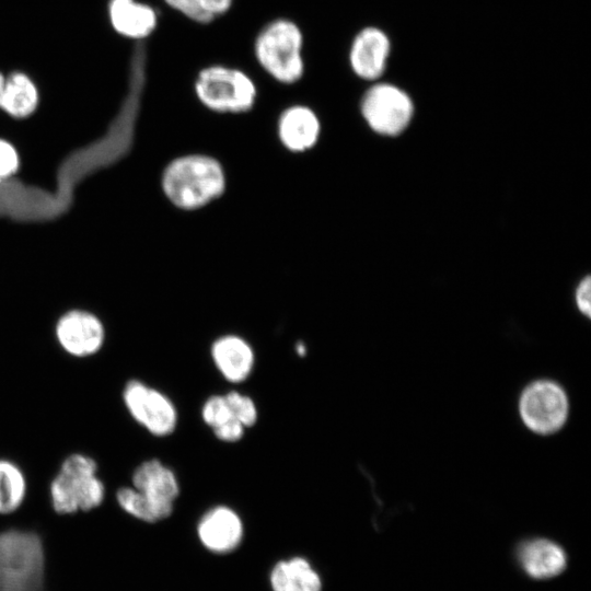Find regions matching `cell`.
<instances>
[{
  "label": "cell",
  "mask_w": 591,
  "mask_h": 591,
  "mask_svg": "<svg viewBox=\"0 0 591 591\" xmlns=\"http://www.w3.org/2000/svg\"><path fill=\"white\" fill-rule=\"evenodd\" d=\"M131 486L153 502L170 508L179 494L174 473L157 459L147 460L135 468Z\"/></svg>",
  "instance_id": "15"
},
{
  "label": "cell",
  "mask_w": 591,
  "mask_h": 591,
  "mask_svg": "<svg viewBox=\"0 0 591 591\" xmlns=\"http://www.w3.org/2000/svg\"><path fill=\"white\" fill-rule=\"evenodd\" d=\"M20 158L15 148L9 141L0 139V183L16 173Z\"/></svg>",
  "instance_id": "24"
},
{
  "label": "cell",
  "mask_w": 591,
  "mask_h": 591,
  "mask_svg": "<svg viewBox=\"0 0 591 591\" xmlns=\"http://www.w3.org/2000/svg\"><path fill=\"white\" fill-rule=\"evenodd\" d=\"M274 591H321L320 576L312 569L308 560L294 557L288 561H279L270 575Z\"/></svg>",
  "instance_id": "18"
},
{
  "label": "cell",
  "mask_w": 591,
  "mask_h": 591,
  "mask_svg": "<svg viewBox=\"0 0 591 591\" xmlns=\"http://www.w3.org/2000/svg\"><path fill=\"white\" fill-rule=\"evenodd\" d=\"M108 14L114 30L135 40L149 37L159 20L153 7L137 0H109Z\"/></svg>",
  "instance_id": "14"
},
{
  "label": "cell",
  "mask_w": 591,
  "mask_h": 591,
  "mask_svg": "<svg viewBox=\"0 0 591 591\" xmlns=\"http://www.w3.org/2000/svg\"><path fill=\"white\" fill-rule=\"evenodd\" d=\"M390 54V40L379 28H362L354 38L349 50V63L361 79L375 80L382 76Z\"/></svg>",
  "instance_id": "10"
},
{
  "label": "cell",
  "mask_w": 591,
  "mask_h": 591,
  "mask_svg": "<svg viewBox=\"0 0 591 591\" xmlns=\"http://www.w3.org/2000/svg\"><path fill=\"white\" fill-rule=\"evenodd\" d=\"M201 414L204 421L212 429L217 428L218 426L232 418L224 395H215L208 398L207 402L204 404Z\"/></svg>",
  "instance_id": "23"
},
{
  "label": "cell",
  "mask_w": 591,
  "mask_h": 591,
  "mask_svg": "<svg viewBox=\"0 0 591 591\" xmlns=\"http://www.w3.org/2000/svg\"><path fill=\"white\" fill-rule=\"evenodd\" d=\"M244 428L239 420L232 417L212 430L220 440L234 442L242 438Z\"/></svg>",
  "instance_id": "25"
},
{
  "label": "cell",
  "mask_w": 591,
  "mask_h": 591,
  "mask_svg": "<svg viewBox=\"0 0 591 591\" xmlns=\"http://www.w3.org/2000/svg\"><path fill=\"white\" fill-rule=\"evenodd\" d=\"M243 525L240 517L230 508L217 507L208 511L198 524L202 545L213 553H228L242 540Z\"/></svg>",
  "instance_id": "12"
},
{
  "label": "cell",
  "mask_w": 591,
  "mask_h": 591,
  "mask_svg": "<svg viewBox=\"0 0 591 591\" xmlns=\"http://www.w3.org/2000/svg\"><path fill=\"white\" fill-rule=\"evenodd\" d=\"M304 36L300 26L287 18H277L265 24L253 44L258 66L275 81L293 84L305 70Z\"/></svg>",
  "instance_id": "2"
},
{
  "label": "cell",
  "mask_w": 591,
  "mask_h": 591,
  "mask_svg": "<svg viewBox=\"0 0 591 591\" xmlns=\"http://www.w3.org/2000/svg\"><path fill=\"white\" fill-rule=\"evenodd\" d=\"M321 124L315 112L305 105H291L280 115L278 135L282 144L293 151L311 149L317 141Z\"/></svg>",
  "instance_id": "13"
},
{
  "label": "cell",
  "mask_w": 591,
  "mask_h": 591,
  "mask_svg": "<svg viewBox=\"0 0 591 591\" xmlns=\"http://www.w3.org/2000/svg\"><path fill=\"white\" fill-rule=\"evenodd\" d=\"M121 395L129 415L151 434L164 437L173 432L177 422L176 409L160 391L139 380H130Z\"/></svg>",
  "instance_id": "8"
},
{
  "label": "cell",
  "mask_w": 591,
  "mask_h": 591,
  "mask_svg": "<svg viewBox=\"0 0 591 591\" xmlns=\"http://www.w3.org/2000/svg\"><path fill=\"white\" fill-rule=\"evenodd\" d=\"M199 102L217 113L241 114L255 105L257 86L240 68L213 63L199 70L194 82Z\"/></svg>",
  "instance_id": "5"
},
{
  "label": "cell",
  "mask_w": 591,
  "mask_h": 591,
  "mask_svg": "<svg viewBox=\"0 0 591 591\" xmlns=\"http://www.w3.org/2000/svg\"><path fill=\"white\" fill-rule=\"evenodd\" d=\"M38 91L23 72L4 76L0 72V108L15 118L31 116L37 108Z\"/></svg>",
  "instance_id": "17"
},
{
  "label": "cell",
  "mask_w": 591,
  "mask_h": 591,
  "mask_svg": "<svg viewBox=\"0 0 591 591\" xmlns=\"http://www.w3.org/2000/svg\"><path fill=\"white\" fill-rule=\"evenodd\" d=\"M297 352L299 354V356H304L305 355V347L303 344H298L297 345Z\"/></svg>",
  "instance_id": "27"
},
{
  "label": "cell",
  "mask_w": 591,
  "mask_h": 591,
  "mask_svg": "<svg viewBox=\"0 0 591 591\" xmlns=\"http://www.w3.org/2000/svg\"><path fill=\"white\" fill-rule=\"evenodd\" d=\"M361 113L378 134L396 136L408 126L414 106L409 96L397 86L379 83L364 93Z\"/></svg>",
  "instance_id": "7"
},
{
  "label": "cell",
  "mask_w": 591,
  "mask_h": 591,
  "mask_svg": "<svg viewBox=\"0 0 591 591\" xmlns=\"http://www.w3.org/2000/svg\"><path fill=\"white\" fill-rule=\"evenodd\" d=\"M26 493L27 480L23 470L13 461L0 459V514L20 509Z\"/></svg>",
  "instance_id": "19"
},
{
  "label": "cell",
  "mask_w": 591,
  "mask_h": 591,
  "mask_svg": "<svg viewBox=\"0 0 591 591\" xmlns=\"http://www.w3.org/2000/svg\"><path fill=\"white\" fill-rule=\"evenodd\" d=\"M211 354L215 364L229 381L241 382L250 375L254 355L250 345L241 337L228 335L217 339Z\"/></svg>",
  "instance_id": "16"
},
{
  "label": "cell",
  "mask_w": 591,
  "mask_h": 591,
  "mask_svg": "<svg viewBox=\"0 0 591 591\" xmlns=\"http://www.w3.org/2000/svg\"><path fill=\"white\" fill-rule=\"evenodd\" d=\"M105 494L96 461L84 453L68 455L49 484L50 505L58 514L88 512L99 508Z\"/></svg>",
  "instance_id": "3"
},
{
  "label": "cell",
  "mask_w": 591,
  "mask_h": 591,
  "mask_svg": "<svg viewBox=\"0 0 591 591\" xmlns=\"http://www.w3.org/2000/svg\"><path fill=\"white\" fill-rule=\"evenodd\" d=\"M115 498L126 513L148 523L161 521L173 511V508L153 502L132 486L117 489Z\"/></svg>",
  "instance_id": "20"
},
{
  "label": "cell",
  "mask_w": 591,
  "mask_h": 591,
  "mask_svg": "<svg viewBox=\"0 0 591 591\" xmlns=\"http://www.w3.org/2000/svg\"><path fill=\"white\" fill-rule=\"evenodd\" d=\"M225 176L221 164L204 154H189L173 160L164 170L162 188L177 208L192 210L218 198L224 190Z\"/></svg>",
  "instance_id": "1"
},
{
  "label": "cell",
  "mask_w": 591,
  "mask_h": 591,
  "mask_svg": "<svg viewBox=\"0 0 591 591\" xmlns=\"http://www.w3.org/2000/svg\"><path fill=\"white\" fill-rule=\"evenodd\" d=\"M55 337L69 356L88 358L103 348L106 331L99 316L86 310L73 309L57 320Z\"/></svg>",
  "instance_id": "9"
},
{
  "label": "cell",
  "mask_w": 591,
  "mask_h": 591,
  "mask_svg": "<svg viewBox=\"0 0 591 591\" xmlns=\"http://www.w3.org/2000/svg\"><path fill=\"white\" fill-rule=\"evenodd\" d=\"M234 0H184L188 20L207 25L217 18L224 15L233 5Z\"/></svg>",
  "instance_id": "21"
},
{
  "label": "cell",
  "mask_w": 591,
  "mask_h": 591,
  "mask_svg": "<svg viewBox=\"0 0 591 591\" xmlns=\"http://www.w3.org/2000/svg\"><path fill=\"white\" fill-rule=\"evenodd\" d=\"M523 424L540 434L559 430L567 420L568 397L564 389L551 380H537L529 384L519 401Z\"/></svg>",
  "instance_id": "6"
},
{
  "label": "cell",
  "mask_w": 591,
  "mask_h": 591,
  "mask_svg": "<svg viewBox=\"0 0 591 591\" xmlns=\"http://www.w3.org/2000/svg\"><path fill=\"white\" fill-rule=\"evenodd\" d=\"M45 549L30 530L0 532V591H43Z\"/></svg>",
  "instance_id": "4"
},
{
  "label": "cell",
  "mask_w": 591,
  "mask_h": 591,
  "mask_svg": "<svg viewBox=\"0 0 591 591\" xmlns=\"http://www.w3.org/2000/svg\"><path fill=\"white\" fill-rule=\"evenodd\" d=\"M590 298H591V279L589 276H587L584 279L580 281L577 288L576 303L580 312L588 317L591 314Z\"/></svg>",
  "instance_id": "26"
},
{
  "label": "cell",
  "mask_w": 591,
  "mask_h": 591,
  "mask_svg": "<svg viewBox=\"0 0 591 591\" xmlns=\"http://www.w3.org/2000/svg\"><path fill=\"white\" fill-rule=\"evenodd\" d=\"M229 405L231 415L239 420L244 427H250L257 419V409L254 402L245 395L237 392H230L224 395Z\"/></svg>",
  "instance_id": "22"
},
{
  "label": "cell",
  "mask_w": 591,
  "mask_h": 591,
  "mask_svg": "<svg viewBox=\"0 0 591 591\" xmlns=\"http://www.w3.org/2000/svg\"><path fill=\"white\" fill-rule=\"evenodd\" d=\"M517 557L523 571L533 579L545 580L560 575L567 566L564 548L547 538H532L522 542Z\"/></svg>",
  "instance_id": "11"
}]
</instances>
